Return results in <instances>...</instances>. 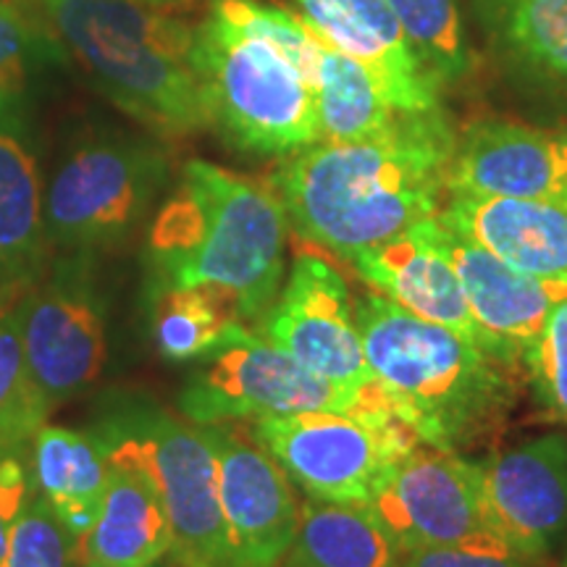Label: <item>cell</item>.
Returning a JSON list of instances; mask_svg holds the SVG:
<instances>
[{"instance_id": "cell-1", "label": "cell", "mask_w": 567, "mask_h": 567, "mask_svg": "<svg viewBox=\"0 0 567 567\" xmlns=\"http://www.w3.org/2000/svg\"><path fill=\"white\" fill-rule=\"evenodd\" d=\"M455 137L442 109L386 137L316 142L276 168L271 189L302 243L350 260L439 216Z\"/></svg>"}, {"instance_id": "cell-2", "label": "cell", "mask_w": 567, "mask_h": 567, "mask_svg": "<svg viewBox=\"0 0 567 567\" xmlns=\"http://www.w3.org/2000/svg\"><path fill=\"white\" fill-rule=\"evenodd\" d=\"M193 66L208 124L250 155H292L321 142L316 32L264 0H210L195 27Z\"/></svg>"}, {"instance_id": "cell-3", "label": "cell", "mask_w": 567, "mask_h": 567, "mask_svg": "<svg viewBox=\"0 0 567 567\" xmlns=\"http://www.w3.org/2000/svg\"><path fill=\"white\" fill-rule=\"evenodd\" d=\"M287 231L271 184L189 161L147 229V292L216 284L245 321L264 318L281 292Z\"/></svg>"}, {"instance_id": "cell-4", "label": "cell", "mask_w": 567, "mask_h": 567, "mask_svg": "<svg viewBox=\"0 0 567 567\" xmlns=\"http://www.w3.org/2000/svg\"><path fill=\"white\" fill-rule=\"evenodd\" d=\"M109 101L158 140L208 130L195 27L145 0H27Z\"/></svg>"}, {"instance_id": "cell-5", "label": "cell", "mask_w": 567, "mask_h": 567, "mask_svg": "<svg viewBox=\"0 0 567 567\" xmlns=\"http://www.w3.org/2000/svg\"><path fill=\"white\" fill-rule=\"evenodd\" d=\"M354 321L373 375L425 444L455 452L492 429L513 402L499 360L389 297H360Z\"/></svg>"}, {"instance_id": "cell-6", "label": "cell", "mask_w": 567, "mask_h": 567, "mask_svg": "<svg viewBox=\"0 0 567 567\" xmlns=\"http://www.w3.org/2000/svg\"><path fill=\"white\" fill-rule=\"evenodd\" d=\"M87 434L111 467L153 481L172 523L176 565L234 567L216 452L205 425L182 421L147 396L113 394L101 402Z\"/></svg>"}, {"instance_id": "cell-7", "label": "cell", "mask_w": 567, "mask_h": 567, "mask_svg": "<svg viewBox=\"0 0 567 567\" xmlns=\"http://www.w3.org/2000/svg\"><path fill=\"white\" fill-rule=\"evenodd\" d=\"M172 179L163 140L122 130L84 132L66 147L45 187L53 252L122 247L147 221Z\"/></svg>"}, {"instance_id": "cell-8", "label": "cell", "mask_w": 567, "mask_h": 567, "mask_svg": "<svg viewBox=\"0 0 567 567\" xmlns=\"http://www.w3.org/2000/svg\"><path fill=\"white\" fill-rule=\"evenodd\" d=\"M252 439L310 499L334 505H368L389 467L423 444L396 410L260 415L252 423Z\"/></svg>"}, {"instance_id": "cell-9", "label": "cell", "mask_w": 567, "mask_h": 567, "mask_svg": "<svg viewBox=\"0 0 567 567\" xmlns=\"http://www.w3.org/2000/svg\"><path fill=\"white\" fill-rule=\"evenodd\" d=\"M176 405L187 421L203 425L305 410L350 415L396 410L381 384L360 389L331 384L255 334L226 347L208 358V365L197 368L182 386Z\"/></svg>"}, {"instance_id": "cell-10", "label": "cell", "mask_w": 567, "mask_h": 567, "mask_svg": "<svg viewBox=\"0 0 567 567\" xmlns=\"http://www.w3.org/2000/svg\"><path fill=\"white\" fill-rule=\"evenodd\" d=\"M95 252H55L21 297L32 379L51 410L97 381L105 363V297Z\"/></svg>"}, {"instance_id": "cell-11", "label": "cell", "mask_w": 567, "mask_h": 567, "mask_svg": "<svg viewBox=\"0 0 567 567\" xmlns=\"http://www.w3.org/2000/svg\"><path fill=\"white\" fill-rule=\"evenodd\" d=\"M368 507L400 544L402 555L502 544L486 526L471 460L434 444H417L396 460Z\"/></svg>"}, {"instance_id": "cell-12", "label": "cell", "mask_w": 567, "mask_h": 567, "mask_svg": "<svg viewBox=\"0 0 567 567\" xmlns=\"http://www.w3.org/2000/svg\"><path fill=\"white\" fill-rule=\"evenodd\" d=\"M264 334L331 384H379L365 360L347 281L316 252H297L287 284L264 316Z\"/></svg>"}, {"instance_id": "cell-13", "label": "cell", "mask_w": 567, "mask_h": 567, "mask_svg": "<svg viewBox=\"0 0 567 567\" xmlns=\"http://www.w3.org/2000/svg\"><path fill=\"white\" fill-rule=\"evenodd\" d=\"M486 526L515 555L544 559L567 538V436L544 434L471 460Z\"/></svg>"}, {"instance_id": "cell-14", "label": "cell", "mask_w": 567, "mask_h": 567, "mask_svg": "<svg viewBox=\"0 0 567 567\" xmlns=\"http://www.w3.org/2000/svg\"><path fill=\"white\" fill-rule=\"evenodd\" d=\"M205 431L216 452L234 567H279L300 526L292 481L245 431L229 423H205Z\"/></svg>"}, {"instance_id": "cell-15", "label": "cell", "mask_w": 567, "mask_h": 567, "mask_svg": "<svg viewBox=\"0 0 567 567\" xmlns=\"http://www.w3.org/2000/svg\"><path fill=\"white\" fill-rule=\"evenodd\" d=\"M429 231L455 268L481 329L505 350L509 363L526 365L551 310L567 297V281L536 279L517 271L486 247L439 221V216L429 218Z\"/></svg>"}, {"instance_id": "cell-16", "label": "cell", "mask_w": 567, "mask_h": 567, "mask_svg": "<svg viewBox=\"0 0 567 567\" xmlns=\"http://www.w3.org/2000/svg\"><path fill=\"white\" fill-rule=\"evenodd\" d=\"M446 193L567 203V132L513 122L467 126L446 168Z\"/></svg>"}, {"instance_id": "cell-17", "label": "cell", "mask_w": 567, "mask_h": 567, "mask_svg": "<svg viewBox=\"0 0 567 567\" xmlns=\"http://www.w3.org/2000/svg\"><path fill=\"white\" fill-rule=\"evenodd\" d=\"M352 266L368 284L379 289V295L389 297L400 308L423 321L455 331L457 337L492 354L502 365H513L505 350L473 318L455 268L431 237L429 218L386 243L354 255Z\"/></svg>"}, {"instance_id": "cell-18", "label": "cell", "mask_w": 567, "mask_h": 567, "mask_svg": "<svg viewBox=\"0 0 567 567\" xmlns=\"http://www.w3.org/2000/svg\"><path fill=\"white\" fill-rule=\"evenodd\" d=\"M326 42L360 61L405 113L439 111V82L413 53L386 0H295Z\"/></svg>"}, {"instance_id": "cell-19", "label": "cell", "mask_w": 567, "mask_h": 567, "mask_svg": "<svg viewBox=\"0 0 567 567\" xmlns=\"http://www.w3.org/2000/svg\"><path fill=\"white\" fill-rule=\"evenodd\" d=\"M439 221L517 271L567 281V203L450 195Z\"/></svg>"}, {"instance_id": "cell-20", "label": "cell", "mask_w": 567, "mask_h": 567, "mask_svg": "<svg viewBox=\"0 0 567 567\" xmlns=\"http://www.w3.org/2000/svg\"><path fill=\"white\" fill-rule=\"evenodd\" d=\"M53 260L32 134L0 130V300H19Z\"/></svg>"}, {"instance_id": "cell-21", "label": "cell", "mask_w": 567, "mask_h": 567, "mask_svg": "<svg viewBox=\"0 0 567 567\" xmlns=\"http://www.w3.org/2000/svg\"><path fill=\"white\" fill-rule=\"evenodd\" d=\"M172 555V523L153 481L109 465L92 528L76 544L80 567H151Z\"/></svg>"}, {"instance_id": "cell-22", "label": "cell", "mask_w": 567, "mask_h": 567, "mask_svg": "<svg viewBox=\"0 0 567 567\" xmlns=\"http://www.w3.org/2000/svg\"><path fill=\"white\" fill-rule=\"evenodd\" d=\"M32 478L38 492L76 544L92 528L109 481V460L87 431L42 425L32 439Z\"/></svg>"}, {"instance_id": "cell-23", "label": "cell", "mask_w": 567, "mask_h": 567, "mask_svg": "<svg viewBox=\"0 0 567 567\" xmlns=\"http://www.w3.org/2000/svg\"><path fill=\"white\" fill-rule=\"evenodd\" d=\"M151 305L155 347L168 363L208 360L252 337L234 295L216 284L155 289Z\"/></svg>"}, {"instance_id": "cell-24", "label": "cell", "mask_w": 567, "mask_h": 567, "mask_svg": "<svg viewBox=\"0 0 567 567\" xmlns=\"http://www.w3.org/2000/svg\"><path fill=\"white\" fill-rule=\"evenodd\" d=\"M402 549L368 505L310 499L279 567H400Z\"/></svg>"}, {"instance_id": "cell-25", "label": "cell", "mask_w": 567, "mask_h": 567, "mask_svg": "<svg viewBox=\"0 0 567 567\" xmlns=\"http://www.w3.org/2000/svg\"><path fill=\"white\" fill-rule=\"evenodd\" d=\"M316 32V30H313ZM316 101L321 142H363L386 137L413 113L396 111L363 63L350 59L316 32Z\"/></svg>"}, {"instance_id": "cell-26", "label": "cell", "mask_w": 567, "mask_h": 567, "mask_svg": "<svg viewBox=\"0 0 567 567\" xmlns=\"http://www.w3.org/2000/svg\"><path fill=\"white\" fill-rule=\"evenodd\" d=\"M48 21L27 9V0H0V130L32 134L38 84L63 59Z\"/></svg>"}, {"instance_id": "cell-27", "label": "cell", "mask_w": 567, "mask_h": 567, "mask_svg": "<svg viewBox=\"0 0 567 567\" xmlns=\"http://www.w3.org/2000/svg\"><path fill=\"white\" fill-rule=\"evenodd\" d=\"M486 6L517 59L567 84V0H486Z\"/></svg>"}, {"instance_id": "cell-28", "label": "cell", "mask_w": 567, "mask_h": 567, "mask_svg": "<svg viewBox=\"0 0 567 567\" xmlns=\"http://www.w3.org/2000/svg\"><path fill=\"white\" fill-rule=\"evenodd\" d=\"M413 53L436 82L460 80L471 71V45L457 0H386Z\"/></svg>"}, {"instance_id": "cell-29", "label": "cell", "mask_w": 567, "mask_h": 567, "mask_svg": "<svg viewBox=\"0 0 567 567\" xmlns=\"http://www.w3.org/2000/svg\"><path fill=\"white\" fill-rule=\"evenodd\" d=\"M51 405L34 384L21 337V297L0 300V439L32 442Z\"/></svg>"}, {"instance_id": "cell-30", "label": "cell", "mask_w": 567, "mask_h": 567, "mask_svg": "<svg viewBox=\"0 0 567 567\" xmlns=\"http://www.w3.org/2000/svg\"><path fill=\"white\" fill-rule=\"evenodd\" d=\"M0 567H80L76 542L38 492L19 517Z\"/></svg>"}, {"instance_id": "cell-31", "label": "cell", "mask_w": 567, "mask_h": 567, "mask_svg": "<svg viewBox=\"0 0 567 567\" xmlns=\"http://www.w3.org/2000/svg\"><path fill=\"white\" fill-rule=\"evenodd\" d=\"M526 368L538 405L555 421L567 423V297L544 323L534 350L528 352Z\"/></svg>"}, {"instance_id": "cell-32", "label": "cell", "mask_w": 567, "mask_h": 567, "mask_svg": "<svg viewBox=\"0 0 567 567\" xmlns=\"http://www.w3.org/2000/svg\"><path fill=\"white\" fill-rule=\"evenodd\" d=\"M32 496V442L0 439V559Z\"/></svg>"}, {"instance_id": "cell-33", "label": "cell", "mask_w": 567, "mask_h": 567, "mask_svg": "<svg viewBox=\"0 0 567 567\" xmlns=\"http://www.w3.org/2000/svg\"><path fill=\"white\" fill-rule=\"evenodd\" d=\"M400 567H536V563L496 544V547H436L405 551Z\"/></svg>"}, {"instance_id": "cell-34", "label": "cell", "mask_w": 567, "mask_h": 567, "mask_svg": "<svg viewBox=\"0 0 567 567\" xmlns=\"http://www.w3.org/2000/svg\"><path fill=\"white\" fill-rule=\"evenodd\" d=\"M153 6H158V9H172V6H182V3H189V0H151Z\"/></svg>"}, {"instance_id": "cell-35", "label": "cell", "mask_w": 567, "mask_h": 567, "mask_svg": "<svg viewBox=\"0 0 567 567\" xmlns=\"http://www.w3.org/2000/svg\"><path fill=\"white\" fill-rule=\"evenodd\" d=\"M559 567H567V557H565V559H563V565H559Z\"/></svg>"}, {"instance_id": "cell-36", "label": "cell", "mask_w": 567, "mask_h": 567, "mask_svg": "<svg viewBox=\"0 0 567 567\" xmlns=\"http://www.w3.org/2000/svg\"><path fill=\"white\" fill-rule=\"evenodd\" d=\"M145 3H151V0H145ZM151 6H153V3H151Z\"/></svg>"}, {"instance_id": "cell-37", "label": "cell", "mask_w": 567, "mask_h": 567, "mask_svg": "<svg viewBox=\"0 0 567 567\" xmlns=\"http://www.w3.org/2000/svg\"><path fill=\"white\" fill-rule=\"evenodd\" d=\"M151 567H155V565H151Z\"/></svg>"}]
</instances>
